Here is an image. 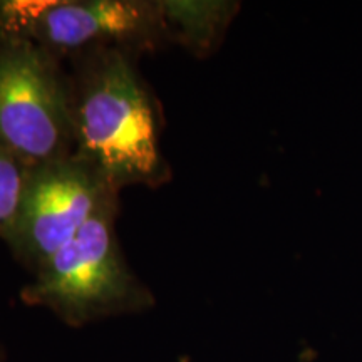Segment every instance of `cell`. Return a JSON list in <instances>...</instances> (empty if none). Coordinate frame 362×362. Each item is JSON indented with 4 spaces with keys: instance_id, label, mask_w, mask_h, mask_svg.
Listing matches in <instances>:
<instances>
[{
    "instance_id": "obj_6",
    "label": "cell",
    "mask_w": 362,
    "mask_h": 362,
    "mask_svg": "<svg viewBox=\"0 0 362 362\" xmlns=\"http://www.w3.org/2000/svg\"><path fill=\"white\" fill-rule=\"evenodd\" d=\"M166 45H180L198 59L211 56L240 11L237 2L158 0Z\"/></svg>"
},
{
    "instance_id": "obj_2",
    "label": "cell",
    "mask_w": 362,
    "mask_h": 362,
    "mask_svg": "<svg viewBox=\"0 0 362 362\" xmlns=\"http://www.w3.org/2000/svg\"><path fill=\"white\" fill-rule=\"evenodd\" d=\"M119 202H112L54 253L21 291L25 305L42 307L61 322L88 324L153 309L156 298L131 269L116 233Z\"/></svg>"
},
{
    "instance_id": "obj_8",
    "label": "cell",
    "mask_w": 362,
    "mask_h": 362,
    "mask_svg": "<svg viewBox=\"0 0 362 362\" xmlns=\"http://www.w3.org/2000/svg\"><path fill=\"white\" fill-rule=\"evenodd\" d=\"M0 362H7V349L2 341H0Z\"/></svg>"
},
{
    "instance_id": "obj_3",
    "label": "cell",
    "mask_w": 362,
    "mask_h": 362,
    "mask_svg": "<svg viewBox=\"0 0 362 362\" xmlns=\"http://www.w3.org/2000/svg\"><path fill=\"white\" fill-rule=\"evenodd\" d=\"M0 146L29 170L74 155L66 62L11 35H0Z\"/></svg>"
},
{
    "instance_id": "obj_4",
    "label": "cell",
    "mask_w": 362,
    "mask_h": 362,
    "mask_svg": "<svg viewBox=\"0 0 362 362\" xmlns=\"http://www.w3.org/2000/svg\"><path fill=\"white\" fill-rule=\"evenodd\" d=\"M0 35L64 62L98 49L141 57L166 47L158 0H0Z\"/></svg>"
},
{
    "instance_id": "obj_1",
    "label": "cell",
    "mask_w": 362,
    "mask_h": 362,
    "mask_svg": "<svg viewBox=\"0 0 362 362\" xmlns=\"http://www.w3.org/2000/svg\"><path fill=\"white\" fill-rule=\"evenodd\" d=\"M138 59L121 49H98L66 61L74 155L119 192L171 180L161 149V106Z\"/></svg>"
},
{
    "instance_id": "obj_5",
    "label": "cell",
    "mask_w": 362,
    "mask_h": 362,
    "mask_svg": "<svg viewBox=\"0 0 362 362\" xmlns=\"http://www.w3.org/2000/svg\"><path fill=\"white\" fill-rule=\"evenodd\" d=\"M119 193L83 158L44 163L29 170L16 218L0 238L22 265L35 272L98 211L119 202Z\"/></svg>"
},
{
    "instance_id": "obj_7",
    "label": "cell",
    "mask_w": 362,
    "mask_h": 362,
    "mask_svg": "<svg viewBox=\"0 0 362 362\" xmlns=\"http://www.w3.org/2000/svg\"><path fill=\"white\" fill-rule=\"evenodd\" d=\"M29 168L0 146V237L16 218Z\"/></svg>"
}]
</instances>
